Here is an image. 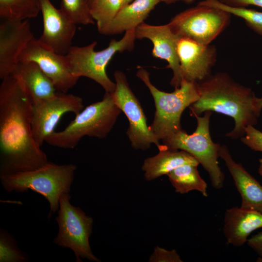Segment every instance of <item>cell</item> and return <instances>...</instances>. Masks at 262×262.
I'll list each match as a JSON object with an SVG mask.
<instances>
[{"label":"cell","mask_w":262,"mask_h":262,"mask_svg":"<svg viewBox=\"0 0 262 262\" xmlns=\"http://www.w3.org/2000/svg\"><path fill=\"white\" fill-rule=\"evenodd\" d=\"M258 102L260 107L262 109V97L260 98H259Z\"/></svg>","instance_id":"obj_35"},{"label":"cell","mask_w":262,"mask_h":262,"mask_svg":"<svg viewBox=\"0 0 262 262\" xmlns=\"http://www.w3.org/2000/svg\"><path fill=\"white\" fill-rule=\"evenodd\" d=\"M11 75L21 82L32 105L50 98L57 93L51 80L33 62H18Z\"/></svg>","instance_id":"obj_19"},{"label":"cell","mask_w":262,"mask_h":262,"mask_svg":"<svg viewBox=\"0 0 262 262\" xmlns=\"http://www.w3.org/2000/svg\"><path fill=\"white\" fill-rule=\"evenodd\" d=\"M60 10L75 24H94L89 0H61Z\"/></svg>","instance_id":"obj_26"},{"label":"cell","mask_w":262,"mask_h":262,"mask_svg":"<svg viewBox=\"0 0 262 262\" xmlns=\"http://www.w3.org/2000/svg\"><path fill=\"white\" fill-rule=\"evenodd\" d=\"M112 93L105 92L102 100L83 109L62 131H54L46 140L53 147L72 149L85 136L105 138L121 113Z\"/></svg>","instance_id":"obj_5"},{"label":"cell","mask_w":262,"mask_h":262,"mask_svg":"<svg viewBox=\"0 0 262 262\" xmlns=\"http://www.w3.org/2000/svg\"><path fill=\"white\" fill-rule=\"evenodd\" d=\"M160 1L163 2L166 4H169L173 3H175L176 2H183L185 3H192L195 1L196 0H160Z\"/></svg>","instance_id":"obj_32"},{"label":"cell","mask_w":262,"mask_h":262,"mask_svg":"<svg viewBox=\"0 0 262 262\" xmlns=\"http://www.w3.org/2000/svg\"><path fill=\"white\" fill-rule=\"evenodd\" d=\"M150 262H182L180 255L175 249L166 250L158 246L155 247L154 251L149 259Z\"/></svg>","instance_id":"obj_29"},{"label":"cell","mask_w":262,"mask_h":262,"mask_svg":"<svg viewBox=\"0 0 262 262\" xmlns=\"http://www.w3.org/2000/svg\"><path fill=\"white\" fill-rule=\"evenodd\" d=\"M197 166L192 164H183L167 175L176 192L184 194L196 191L204 196H208L207 184L200 176Z\"/></svg>","instance_id":"obj_22"},{"label":"cell","mask_w":262,"mask_h":262,"mask_svg":"<svg viewBox=\"0 0 262 262\" xmlns=\"http://www.w3.org/2000/svg\"><path fill=\"white\" fill-rule=\"evenodd\" d=\"M247 245L258 255L259 262H262V231L247 239Z\"/></svg>","instance_id":"obj_30"},{"label":"cell","mask_w":262,"mask_h":262,"mask_svg":"<svg viewBox=\"0 0 262 262\" xmlns=\"http://www.w3.org/2000/svg\"><path fill=\"white\" fill-rule=\"evenodd\" d=\"M43 17V30L38 39L57 53L65 55L72 46L76 24L57 9L49 0H39Z\"/></svg>","instance_id":"obj_15"},{"label":"cell","mask_w":262,"mask_h":262,"mask_svg":"<svg viewBox=\"0 0 262 262\" xmlns=\"http://www.w3.org/2000/svg\"><path fill=\"white\" fill-rule=\"evenodd\" d=\"M136 39H147L153 44V57L166 61L167 68L172 70L173 77L170 84L178 88L182 80L177 53V43L180 38L170 28L168 24L152 25L144 22L135 29Z\"/></svg>","instance_id":"obj_13"},{"label":"cell","mask_w":262,"mask_h":262,"mask_svg":"<svg viewBox=\"0 0 262 262\" xmlns=\"http://www.w3.org/2000/svg\"><path fill=\"white\" fill-rule=\"evenodd\" d=\"M82 99L71 94L56 93L53 97L32 106V130L36 144L41 147L55 131L66 113L78 114L83 109Z\"/></svg>","instance_id":"obj_11"},{"label":"cell","mask_w":262,"mask_h":262,"mask_svg":"<svg viewBox=\"0 0 262 262\" xmlns=\"http://www.w3.org/2000/svg\"><path fill=\"white\" fill-rule=\"evenodd\" d=\"M28 256L17 246L14 238L6 230L0 231V262H25Z\"/></svg>","instance_id":"obj_27"},{"label":"cell","mask_w":262,"mask_h":262,"mask_svg":"<svg viewBox=\"0 0 262 262\" xmlns=\"http://www.w3.org/2000/svg\"><path fill=\"white\" fill-rule=\"evenodd\" d=\"M185 164L198 165L199 163L185 151L166 148L163 146L158 154L144 160L142 169L146 180H152L163 175H167L176 168Z\"/></svg>","instance_id":"obj_21"},{"label":"cell","mask_w":262,"mask_h":262,"mask_svg":"<svg viewBox=\"0 0 262 262\" xmlns=\"http://www.w3.org/2000/svg\"><path fill=\"white\" fill-rule=\"evenodd\" d=\"M31 100L12 75L0 85V176L39 168L49 161L34 140Z\"/></svg>","instance_id":"obj_1"},{"label":"cell","mask_w":262,"mask_h":262,"mask_svg":"<svg viewBox=\"0 0 262 262\" xmlns=\"http://www.w3.org/2000/svg\"><path fill=\"white\" fill-rule=\"evenodd\" d=\"M230 19V14L198 3L176 15L168 24L180 37L210 45L229 25Z\"/></svg>","instance_id":"obj_9"},{"label":"cell","mask_w":262,"mask_h":262,"mask_svg":"<svg viewBox=\"0 0 262 262\" xmlns=\"http://www.w3.org/2000/svg\"><path fill=\"white\" fill-rule=\"evenodd\" d=\"M202 116L196 115V127L192 134L181 129L162 140L164 147L185 151L194 156L208 172L213 187L223 186L224 175L218 164L221 145L211 136L210 120L212 112L207 111Z\"/></svg>","instance_id":"obj_7"},{"label":"cell","mask_w":262,"mask_h":262,"mask_svg":"<svg viewBox=\"0 0 262 262\" xmlns=\"http://www.w3.org/2000/svg\"><path fill=\"white\" fill-rule=\"evenodd\" d=\"M76 166L72 164H57L49 162L37 169L0 176L4 190L23 193L31 190L42 195L49 202L48 218L59 208L62 194L69 193Z\"/></svg>","instance_id":"obj_3"},{"label":"cell","mask_w":262,"mask_h":262,"mask_svg":"<svg viewBox=\"0 0 262 262\" xmlns=\"http://www.w3.org/2000/svg\"><path fill=\"white\" fill-rule=\"evenodd\" d=\"M91 0H89V2L90 3V2L91 1Z\"/></svg>","instance_id":"obj_36"},{"label":"cell","mask_w":262,"mask_h":262,"mask_svg":"<svg viewBox=\"0 0 262 262\" xmlns=\"http://www.w3.org/2000/svg\"><path fill=\"white\" fill-rule=\"evenodd\" d=\"M219 157L224 161L240 195V207L262 213V186L240 163L233 159L226 146H221Z\"/></svg>","instance_id":"obj_17"},{"label":"cell","mask_w":262,"mask_h":262,"mask_svg":"<svg viewBox=\"0 0 262 262\" xmlns=\"http://www.w3.org/2000/svg\"><path fill=\"white\" fill-rule=\"evenodd\" d=\"M262 228V213L233 207L226 210L223 231L228 244L236 247L243 246L249 235Z\"/></svg>","instance_id":"obj_18"},{"label":"cell","mask_w":262,"mask_h":262,"mask_svg":"<svg viewBox=\"0 0 262 262\" xmlns=\"http://www.w3.org/2000/svg\"><path fill=\"white\" fill-rule=\"evenodd\" d=\"M123 0H91V15L100 31L114 18L123 6Z\"/></svg>","instance_id":"obj_25"},{"label":"cell","mask_w":262,"mask_h":262,"mask_svg":"<svg viewBox=\"0 0 262 262\" xmlns=\"http://www.w3.org/2000/svg\"><path fill=\"white\" fill-rule=\"evenodd\" d=\"M40 12L39 0H0L3 20H26L36 17Z\"/></svg>","instance_id":"obj_23"},{"label":"cell","mask_w":262,"mask_h":262,"mask_svg":"<svg viewBox=\"0 0 262 262\" xmlns=\"http://www.w3.org/2000/svg\"><path fill=\"white\" fill-rule=\"evenodd\" d=\"M160 0H133L121 7L112 21L99 31L103 35L120 34L144 22Z\"/></svg>","instance_id":"obj_20"},{"label":"cell","mask_w":262,"mask_h":262,"mask_svg":"<svg viewBox=\"0 0 262 262\" xmlns=\"http://www.w3.org/2000/svg\"><path fill=\"white\" fill-rule=\"evenodd\" d=\"M28 19L3 20L0 24V78L10 76L19 56L34 38Z\"/></svg>","instance_id":"obj_14"},{"label":"cell","mask_w":262,"mask_h":262,"mask_svg":"<svg viewBox=\"0 0 262 262\" xmlns=\"http://www.w3.org/2000/svg\"><path fill=\"white\" fill-rule=\"evenodd\" d=\"M198 4L219 8L229 14L243 18L247 25L262 35V12L242 6H231L220 0H203Z\"/></svg>","instance_id":"obj_24"},{"label":"cell","mask_w":262,"mask_h":262,"mask_svg":"<svg viewBox=\"0 0 262 262\" xmlns=\"http://www.w3.org/2000/svg\"><path fill=\"white\" fill-rule=\"evenodd\" d=\"M18 62L36 63L61 93H66L79 79L70 72L65 55L57 53L35 37L21 53Z\"/></svg>","instance_id":"obj_12"},{"label":"cell","mask_w":262,"mask_h":262,"mask_svg":"<svg viewBox=\"0 0 262 262\" xmlns=\"http://www.w3.org/2000/svg\"><path fill=\"white\" fill-rule=\"evenodd\" d=\"M70 198L69 193H64L60 196L58 216L56 218L59 231L54 243L62 247L71 249L77 262H82L81 259L100 262L93 253L89 242L93 219L80 208L71 204Z\"/></svg>","instance_id":"obj_8"},{"label":"cell","mask_w":262,"mask_h":262,"mask_svg":"<svg viewBox=\"0 0 262 262\" xmlns=\"http://www.w3.org/2000/svg\"><path fill=\"white\" fill-rule=\"evenodd\" d=\"M115 89L112 93L115 104L126 116L129 126L126 134L132 147L143 150L155 144L159 150L163 145L150 131L141 105L131 89L125 74L114 72Z\"/></svg>","instance_id":"obj_10"},{"label":"cell","mask_w":262,"mask_h":262,"mask_svg":"<svg viewBox=\"0 0 262 262\" xmlns=\"http://www.w3.org/2000/svg\"><path fill=\"white\" fill-rule=\"evenodd\" d=\"M259 166L258 168V173L262 177V158L259 159Z\"/></svg>","instance_id":"obj_33"},{"label":"cell","mask_w":262,"mask_h":262,"mask_svg":"<svg viewBox=\"0 0 262 262\" xmlns=\"http://www.w3.org/2000/svg\"><path fill=\"white\" fill-rule=\"evenodd\" d=\"M221 1L235 6L244 7L252 5L262 8V0H220Z\"/></svg>","instance_id":"obj_31"},{"label":"cell","mask_w":262,"mask_h":262,"mask_svg":"<svg viewBox=\"0 0 262 262\" xmlns=\"http://www.w3.org/2000/svg\"><path fill=\"white\" fill-rule=\"evenodd\" d=\"M241 141L252 150L262 152V131L253 126H249L245 129L244 135Z\"/></svg>","instance_id":"obj_28"},{"label":"cell","mask_w":262,"mask_h":262,"mask_svg":"<svg viewBox=\"0 0 262 262\" xmlns=\"http://www.w3.org/2000/svg\"><path fill=\"white\" fill-rule=\"evenodd\" d=\"M177 53L182 79L198 83L211 75L216 55L213 46L180 37L177 43Z\"/></svg>","instance_id":"obj_16"},{"label":"cell","mask_w":262,"mask_h":262,"mask_svg":"<svg viewBox=\"0 0 262 262\" xmlns=\"http://www.w3.org/2000/svg\"><path fill=\"white\" fill-rule=\"evenodd\" d=\"M133 0H123V6L126 5L130 2H132Z\"/></svg>","instance_id":"obj_34"},{"label":"cell","mask_w":262,"mask_h":262,"mask_svg":"<svg viewBox=\"0 0 262 262\" xmlns=\"http://www.w3.org/2000/svg\"><path fill=\"white\" fill-rule=\"evenodd\" d=\"M136 39L135 29H132L125 32L121 39L111 40L108 47L100 51L94 49L96 41L83 47L72 46L65 55L69 70L73 76L91 79L100 85L105 92L113 93L115 83L108 77L106 68L116 53L131 51Z\"/></svg>","instance_id":"obj_6"},{"label":"cell","mask_w":262,"mask_h":262,"mask_svg":"<svg viewBox=\"0 0 262 262\" xmlns=\"http://www.w3.org/2000/svg\"><path fill=\"white\" fill-rule=\"evenodd\" d=\"M137 77L148 89L155 106L154 117L149 128L158 140L165 139L181 130L184 110L199 98L197 83L182 79L180 86L171 93L158 89L151 82L149 72L139 67Z\"/></svg>","instance_id":"obj_4"},{"label":"cell","mask_w":262,"mask_h":262,"mask_svg":"<svg viewBox=\"0 0 262 262\" xmlns=\"http://www.w3.org/2000/svg\"><path fill=\"white\" fill-rule=\"evenodd\" d=\"M199 98L189 106L191 115H200L207 111L230 116L234 127L226 136L241 138L249 126H255L262 109L254 91L236 82L227 73L210 75L197 83Z\"/></svg>","instance_id":"obj_2"}]
</instances>
